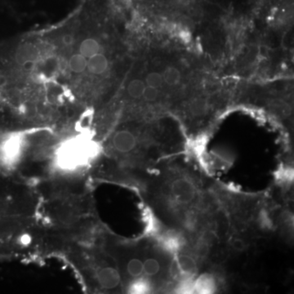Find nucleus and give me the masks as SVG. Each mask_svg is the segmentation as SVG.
<instances>
[{"label":"nucleus","mask_w":294,"mask_h":294,"mask_svg":"<svg viewBox=\"0 0 294 294\" xmlns=\"http://www.w3.org/2000/svg\"><path fill=\"white\" fill-rule=\"evenodd\" d=\"M74 41H75V39H74L72 35H70V34L64 35L62 39V44H63L64 45H66V46H70V45H72Z\"/></svg>","instance_id":"obj_15"},{"label":"nucleus","mask_w":294,"mask_h":294,"mask_svg":"<svg viewBox=\"0 0 294 294\" xmlns=\"http://www.w3.org/2000/svg\"><path fill=\"white\" fill-rule=\"evenodd\" d=\"M230 247L234 252H244L248 247V241L240 236H232L229 242Z\"/></svg>","instance_id":"obj_12"},{"label":"nucleus","mask_w":294,"mask_h":294,"mask_svg":"<svg viewBox=\"0 0 294 294\" xmlns=\"http://www.w3.org/2000/svg\"><path fill=\"white\" fill-rule=\"evenodd\" d=\"M153 195L157 204L191 230L202 213L205 193L196 174L178 167L163 173Z\"/></svg>","instance_id":"obj_1"},{"label":"nucleus","mask_w":294,"mask_h":294,"mask_svg":"<svg viewBox=\"0 0 294 294\" xmlns=\"http://www.w3.org/2000/svg\"><path fill=\"white\" fill-rule=\"evenodd\" d=\"M100 53V45L97 40L92 38L86 39L79 46V53L87 59Z\"/></svg>","instance_id":"obj_6"},{"label":"nucleus","mask_w":294,"mask_h":294,"mask_svg":"<svg viewBox=\"0 0 294 294\" xmlns=\"http://www.w3.org/2000/svg\"><path fill=\"white\" fill-rule=\"evenodd\" d=\"M145 83L140 79H133L127 86V93L132 98H140L142 97L143 91L145 89Z\"/></svg>","instance_id":"obj_10"},{"label":"nucleus","mask_w":294,"mask_h":294,"mask_svg":"<svg viewBox=\"0 0 294 294\" xmlns=\"http://www.w3.org/2000/svg\"><path fill=\"white\" fill-rule=\"evenodd\" d=\"M270 108L274 114L281 117H287L291 114L290 105L283 100H274L270 104Z\"/></svg>","instance_id":"obj_9"},{"label":"nucleus","mask_w":294,"mask_h":294,"mask_svg":"<svg viewBox=\"0 0 294 294\" xmlns=\"http://www.w3.org/2000/svg\"><path fill=\"white\" fill-rule=\"evenodd\" d=\"M162 76L164 82L169 86L177 85L180 83L181 79H182L180 71L174 66H169L165 69Z\"/></svg>","instance_id":"obj_8"},{"label":"nucleus","mask_w":294,"mask_h":294,"mask_svg":"<svg viewBox=\"0 0 294 294\" xmlns=\"http://www.w3.org/2000/svg\"><path fill=\"white\" fill-rule=\"evenodd\" d=\"M217 289V281L213 274L205 273L194 280V292L198 293H212Z\"/></svg>","instance_id":"obj_3"},{"label":"nucleus","mask_w":294,"mask_h":294,"mask_svg":"<svg viewBox=\"0 0 294 294\" xmlns=\"http://www.w3.org/2000/svg\"><path fill=\"white\" fill-rule=\"evenodd\" d=\"M87 63L88 59L79 53L70 57L68 63L69 68L75 74H81L87 69Z\"/></svg>","instance_id":"obj_7"},{"label":"nucleus","mask_w":294,"mask_h":294,"mask_svg":"<svg viewBox=\"0 0 294 294\" xmlns=\"http://www.w3.org/2000/svg\"><path fill=\"white\" fill-rule=\"evenodd\" d=\"M190 112L194 116H202L208 110V105L204 99H196L192 101L189 106Z\"/></svg>","instance_id":"obj_11"},{"label":"nucleus","mask_w":294,"mask_h":294,"mask_svg":"<svg viewBox=\"0 0 294 294\" xmlns=\"http://www.w3.org/2000/svg\"><path fill=\"white\" fill-rule=\"evenodd\" d=\"M163 83H164V79H163L162 75L158 72L150 73L145 78L146 86L157 88V89L162 86Z\"/></svg>","instance_id":"obj_13"},{"label":"nucleus","mask_w":294,"mask_h":294,"mask_svg":"<svg viewBox=\"0 0 294 294\" xmlns=\"http://www.w3.org/2000/svg\"><path fill=\"white\" fill-rule=\"evenodd\" d=\"M35 62H27L22 64V67H23V68L25 69V70H31V69L34 68V66H35Z\"/></svg>","instance_id":"obj_16"},{"label":"nucleus","mask_w":294,"mask_h":294,"mask_svg":"<svg viewBox=\"0 0 294 294\" xmlns=\"http://www.w3.org/2000/svg\"><path fill=\"white\" fill-rule=\"evenodd\" d=\"M108 68V60L103 54L97 53L88 58L87 69L93 75H101Z\"/></svg>","instance_id":"obj_5"},{"label":"nucleus","mask_w":294,"mask_h":294,"mask_svg":"<svg viewBox=\"0 0 294 294\" xmlns=\"http://www.w3.org/2000/svg\"><path fill=\"white\" fill-rule=\"evenodd\" d=\"M159 96L158 89L152 88L149 86H145V89L143 91L142 97L147 101H156Z\"/></svg>","instance_id":"obj_14"},{"label":"nucleus","mask_w":294,"mask_h":294,"mask_svg":"<svg viewBox=\"0 0 294 294\" xmlns=\"http://www.w3.org/2000/svg\"><path fill=\"white\" fill-rule=\"evenodd\" d=\"M40 56L37 48L31 44H23L16 51L15 58L18 63L36 62Z\"/></svg>","instance_id":"obj_4"},{"label":"nucleus","mask_w":294,"mask_h":294,"mask_svg":"<svg viewBox=\"0 0 294 294\" xmlns=\"http://www.w3.org/2000/svg\"><path fill=\"white\" fill-rule=\"evenodd\" d=\"M137 145L136 137L128 130H120L114 134L112 139V147L117 154L129 156Z\"/></svg>","instance_id":"obj_2"}]
</instances>
